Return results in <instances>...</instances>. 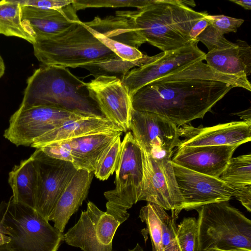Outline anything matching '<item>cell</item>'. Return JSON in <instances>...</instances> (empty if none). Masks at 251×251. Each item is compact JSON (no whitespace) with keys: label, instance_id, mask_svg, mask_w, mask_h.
Wrapping results in <instances>:
<instances>
[{"label":"cell","instance_id":"obj_1","mask_svg":"<svg viewBox=\"0 0 251 251\" xmlns=\"http://www.w3.org/2000/svg\"><path fill=\"white\" fill-rule=\"evenodd\" d=\"M235 87L251 91L247 77L226 75L199 61L138 89L131 97L132 108L157 114L180 126L202 119Z\"/></svg>","mask_w":251,"mask_h":251},{"label":"cell","instance_id":"obj_2","mask_svg":"<svg viewBox=\"0 0 251 251\" xmlns=\"http://www.w3.org/2000/svg\"><path fill=\"white\" fill-rule=\"evenodd\" d=\"M115 14L128 18L146 42L163 51L195 42L190 37V31L208 15L194 10L180 0H152L137 10L117 11Z\"/></svg>","mask_w":251,"mask_h":251},{"label":"cell","instance_id":"obj_3","mask_svg":"<svg viewBox=\"0 0 251 251\" xmlns=\"http://www.w3.org/2000/svg\"><path fill=\"white\" fill-rule=\"evenodd\" d=\"M57 107L94 117L103 116L84 82L67 68L43 65L27 78L19 107ZM104 117V116H103Z\"/></svg>","mask_w":251,"mask_h":251},{"label":"cell","instance_id":"obj_4","mask_svg":"<svg viewBox=\"0 0 251 251\" xmlns=\"http://www.w3.org/2000/svg\"><path fill=\"white\" fill-rule=\"evenodd\" d=\"M196 210V251L251 250V221L228 201L207 204Z\"/></svg>","mask_w":251,"mask_h":251},{"label":"cell","instance_id":"obj_5","mask_svg":"<svg viewBox=\"0 0 251 251\" xmlns=\"http://www.w3.org/2000/svg\"><path fill=\"white\" fill-rule=\"evenodd\" d=\"M0 230L10 238L11 251H57L63 234L35 209L13 201L0 204Z\"/></svg>","mask_w":251,"mask_h":251},{"label":"cell","instance_id":"obj_6","mask_svg":"<svg viewBox=\"0 0 251 251\" xmlns=\"http://www.w3.org/2000/svg\"><path fill=\"white\" fill-rule=\"evenodd\" d=\"M32 45L35 56L43 65L75 68L116 55L80 20L58 35L36 40Z\"/></svg>","mask_w":251,"mask_h":251},{"label":"cell","instance_id":"obj_7","mask_svg":"<svg viewBox=\"0 0 251 251\" xmlns=\"http://www.w3.org/2000/svg\"><path fill=\"white\" fill-rule=\"evenodd\" d=\"M115 188L106 191V212L121 224L128 218L127 210L139 201L143 180L142 150L132 133L125 135L115 171Z\"/></svg>","mask_w":251,"mask_h":251},{"label":"cell","instance_id":"obj_8","mask_svg":"<svg viewBox=\"0 0 251 251\" xmlns=\"http://www.w3.org/2000/svg\"><path fill=\"white\" fill-rule=\"evenodd\" d=\"M141 150L143 180L139 201L153 202L170 210L176 219L183 201L174 173L173 153L154 157Z\"/></svg>","mask_w":251,"mask_h":251},{"label":"cell","instance_id":"obj_9","mask_svg":"<svg viewBox=\"0 0 251 251\" xmlns=\"http://www.w3.org/2000/svg\"><path fill=\"white\" fill-rule=\"evenodd\" d=\"M85 117H94L48 106L19 108L11 116L3 136L16 146H31L41 136L65 122Z\"/></svg>","mask_w":251,"mask_h":251},{"label":"cell","instance_id":"obj_10","mask_svg":"<svg viewBox=\"0 0 251 251\" xmlns=\"http://www.w3.org/2000/svg\"><path fill=\"white\" fill-rule=\"evenodd\" d=\"M31 155L37 176L34 209L48 220L77 170L72 163L49 156L39 149Z\"/></svg>","mask_w":251,"mask_h":251},{"label":"cell","instance_id":"obj_11","mask_svg":"<svg viewBox=\"0 0 251 251\" xmlns=\"http://www.w3.org/2000/svg\"><path fill=\"white\" fill-rule=\"evenodd\" d=\"M120 225L113 216L89 201L77 222L63 234V241L83 251H113V239Z\"/></svg>","mask_w":251,"mask_h":251},{"label":"cell","instance_id":"obj_12","mask_svg":"<svg viewBox=\"0 0 251 251\" xmlns=\"http://www.w3.org/2000/svg\"><path fill=\"white\" fill-rule=\"evenodd\" d=\"M129 129L140 148L154 157L173 153L181 142L178 126L151 112L132 108Z\"/></svg>","mask_w":251,"mask_h":251},{"label":"cell","instance_id":"obj_13","mask_svg":"<svg viewBox=\"0 0 251 251\" xmlns=\"http://www.w3.org/2000/svg\"><path fill=\"white\" fill-rule=\"evenodd\" d=\"M198 42L177 50L163 51L152 56L145 64L129 71L122 82L131 98L140 88L175 70L204 60L205 53L198 47Z\"/></svg>","mask_w":251,"mask_h":251},{"label":"cell","instance_id":"obj_14","mask_svg":"<svg viewBox=\"0 0 251 251\" xmlns=\"http://www.w3.org/2000/svg\"><path fill=\"white\" fill-rule=\"evenodd\" d=\"M178 188L183 199L181 210L196 209L204 205L228 201L235 190L215 177L195 172L173 162Z\"/></svg>","mask_w":251,"mask_h":251},{"label":"cell","instance_id":"obj_15","mask_svg":"<svg viewBox=\"0 0 251 251\" xmlns=\"http://www.w3.org/2000/svg\"><path fill=\"white\" fill-rule=\"evenodd\" d=\"M85 85L102 115L124 132L129 129L131 99L122 80L114 76H100Z\"/></svg>","mask_w":251,"mask_h":251},{"label":"cell","instance_id":"obj_16","mask_svg":"<svg viewBox=\"0 0 251 251\" xmlns=\"http://www.w3.org/2000/svg\"><path fill=\"white\" fill-rule=\"evenodd\" d=\"M179 128L181 140L178 147L238 145L251 140V123L234 121L209 127L184 125Z\"/></svg>","mask_w":251,"mask_h":251},{"label":"cell","instance_id":"obj_17","mask_svg":"<svg viewBox=\"0 0 251 251\" xmlns=\"http://www.w3.org/2000/svg\"><path fill=\"white\" fill-rule=\"evenodd\" d=\"M238 145L177 147L172 157L179 166L199 173L219 177Z\"/></svg>","mask_w":251,"mask_h":251},{"label":"cell","instance_id":"obj_18","mask_svg":"<svg viewBox=\"0 0 251 251\" xmlns=\"http://www.w3.org/2000/svg\"><path fill=\"white\" fill-rule=\"evenodd\" d=\"M21 6L22 21L35 41L58 35L80 21L72 3L59 9Z\"/></svg>","mask_w":251,"mask_h":251},{"label":"cell","instance_id":"obj_19","mask_svg":"<svg viewBox=\"0 0 251 251\" xmlns=\"http://www.w3.org/2000/svg\"><path fill=\"white\" fill-rule=\"evenodd\" d=\"M139 217L146 224L143 230L150 235L152 251H180L176 240V219L163 207L147 202L140 209Z\"/></svg>","mask_w":251,"mask_h":251},{"label":"cell","instance_id":"obj_20","mask_svg":"<svg viewBox=\"0 0 251 251\" xmlns=\"http://www.w3.org/2000/svg\"><path fill=\"white\" fill-rule=\"evenodd\" d=\"M94 175V172L77 170L59 198L48 220L61 232L87 197Z\"/></svg>","mask_w":251,"mask_h":251},{"label":"cell","instance_id":"obj_21","mask_svg":"<svg viewBox=\"0 0 251 251\" xmlns=\"http://www.w3.org/2000/svg\"><path fill=\"white\" fill-rule=\"evenodd\" d=\"M124 132L104 117H85L65 122L53 130L37 138L30 146L38 149L46 144L92 134Z\"/></svg>","mask_w":251,"mask_h":251},{"label":"cell","instance_id":"obj_22","mask_svg":"<svg viewBox=\"0 0 251 251\" xmlns=\"http://www.w3.org/2000/svg\"><path fill=\"white\" fill-rule=\"evenodd\" d=\"M122 133L119 131L92 134L64 140L70 152L71 162L77 170L94 172L103 151Z\"/></svg>","mask_w":251,"mask_h":251},{"label":"cell","instance_id":"obj_23","mask_svg":"<svg viewBox=\"0 0 251 251\" xmlns=\"http://www.w3.org/2000/svg\"><path fill=\"white\" fill-rule=\"evenodd\" d=\"M236 48L212 50L205 54L207 64L219 72L247 77L251 72V49L248 44L238 39Z\"/></svg>","mask_w":251,"mask_h":251},{"label":"cell","instance_id":"obj_24","mask_svg":"<svg viewBox=\"0 0 251 251\" xmlns=\"http://www.w3.org/2000/svg\"><path fill=\"white\" fill-rule=\"evenodd\" d=\"M8 183L14 201L35 208L37 176L31 155L13 167L9 173Z\"/></svg>","mask_w":251,"mask_h":251},{"label":"cell","instance_id":"obj_25","mask_svg":"<svg viewBox=\"0 0 251 251\" xmlns=\"http://www.w3.org/2000/svg\"><path fill=\"white\" fill-rule=\"evenodd\" d=\"M0 34L24 39L32 45L35 40L21 19V6L17 0L0 1Z\"/></svg>","mask_w":251,"mask_h":251},{"label":"cell","instance_id":"obj_26","mask_svg":"<svg viewBox=\"0 0 251 251\" xmlns=\"http://www.w3.org/2000/svg\"><path fill=\"white\" fill-rule=\"evenodd\" d=\"M147 55L135 61L123 59L117 55L100 61L91 62L78 66L87 70L94 77L100 76H114L121 80L130 69L140 67L151 59Z\"/></svg>","mask_w":251,"mask_h":251},{"label":"cell","instance_id":"obj_27","mask_svg":"<svg viewBox=\"0 0 251 251\" xmlns=\"http://www.w3.org/2000/svg\"><path fill=\"white\" fill-rule=\"evenodd\" d=\"M219 178L234 189L251 184V154L232 157Z\"/></svg>","mask_w":251,"mask_h":251},{"label":"cell","instance_id":"obj_28","mask_svg":"<svg viewBox=\"0 0 251 251\" xmlns=\"http://www.w3.org/2000/svg\"><path fill=\"white\" fill-rule=\"evenodd\" d=\"M121 135L109 145L98 160L94 175L100 180L107 179L115 171L121 150Z\"/></svg>","mask_w":251,"mask_h":251},{"label":"cell","instance_id":"obj_29","mask_svg":"<svg viewBox=\"0 0 251 251\" xmlns=\"http://www.w3.org/2000/svg\"><path fill=\"white\" fill-rule=\"evenodd\" d=\"M198 230L197 220L184 218L176 227V240L180 251H196Z\"/></svg>","mask_w":251,"mask_h":251},{"label":"cell","instance_id":"obj_30","mask_svg":"<svg viewBox=\"0 0 251 251\" xmlns=\"http://www.w3.org/2000/svg\"><path fill=\"white\" fill-rule=\"evenodd\" d=\"M152 0H74L72 3L77 10L87 8L134 7L140 9Z\"/></svg>","mask_w":251,"mask_h":251},{"label":"cell","instance_id":"obj_31","mask_svg":"<svg viewBox=\"0 0 251 251\" xmlns=\"http://www.w3.org/2000/svg\"><path fill=\"white\" fill-rule=\"evenodd\" d=\"M204 44L208 52L237 47L236 43L227 40L224 35L210 24L195 39Z\"/></svg>","mask_w":251,"mask_h":251},{"label":"cell","instance_id":"obj_32","mask_svg":"<svg viewBox=\"0 0 251 251\" xmlns=\"http://www.w3.org/2000/svg\"><path fill=\"white\" fill-rule=\"evenodd\" d=\"M205 18L209 23L223 35L229 32H236L237 28L244 23L242 19H237L224 15H207Z\"/></svg>","mask_w":251,"mask_h":251},{"label":"cell","instance_id":"obj_33","mask_svg":"<svg viewBox=\"0 0 251 251\" xmlns=\"http://www.w3.org/2000/svg\"><path fill=\"white\" fill-rule=\"evenodd\" d=\"M22 6H31L42 9H59L73 3L74 0H17Z\"/></svg>","mask_w":251,"mask_h":251},{"label":"cell","instance_id":"obj_34","mask_svg":"<svg viewBox=\"0 0 251 251\" xmlns=\"http://www.w3.org/2000/svg\"><path fill=\"white\" fill-rule=\"evenodd\" d=\"M233 195L241 204L251 212V184L234 189Z\"/></svg>","mask_w":251,"mask_h":251},{"label":"cell","instance_id":"obj_35","mask_svg":"<svg viewBox=\"0 0 251 251\" xmlns=\"http://www.w3.org/2000/svg\"><path fill=\"white\" fill-rule=\"evenodd\" d=\"M209 24V23L205 17L197 22L190 31V38L193 41H196L195 40L196 38L204 30Z\"/></svg>","mask_w":251,"mask_h":251},{"label":"cell","instance_id":"obj_36","mask_svg":"<svg viewBox=\"0 0 251 251\" xmlns=\"http://www.w3.org/2000/svg\"><path fill=\"white\" fill-rule=\"evenodd\" d=\"M235 114L240 116L241 119H243L244 121L251 123V107L243 111L236 113Z\"/></svg>","mask_w":251,"mask_h":251},{"label":"cell","instance_id":"obj_37","mask_svg":"<svg viewBox=\"0 0 251 251\" xmlns=\"http://www.w3.org/2000/svg\"><path fill=\"white\" fill-rule=\"evenodd\" d=\"M229 1L241 6L245 9L250 10L251 9V0H230Z\"/></svg>","mask_w":251,"mask_h":251},{"label":"cell","instance_id":"obj_38","mask_svg":"<svg viewBox=\"0 0 251 251\" xmlns=\"http://www.w3.org/2000/svg\"><path fill=\"white\" fill-rule=\"evenodd\" d=\"M10 241V237L3 234L0 230V246L8 244Z\"/></svg>","mask_w":251,"mask_h":251},{"label":"cell","instance_id":"obj_39","mask_svg":"<svg viewBox=\"0 0 251 251\" xmlns=\"http://www.w3.org/2000/svg\"><path fill=\"white\" fill-rule=\"evenodd\" d=\"M5 66L4 60L0 54V78L5 73Z\"/></svg>","mask_w":251,"mask_h":251},{"label":"cell","instance_id":"obj_40","mask_svg":"<svg viewBox=\"0 0 251 251\" xmlns=\"http://www.w3.org/2000/svg\"><path fill=\"white\" fill-rule=\"evenodd\" d=\"M181 1L183 4L187 6H188V5L192 7L196 6L195 2L193 0H181Z\"/></svg>","mask_w":251,"mask_h":251},{"label":"cell","instance_id":"obj_41","mask_svg":"<svg viewBox=\"0 0 251 251\" xmlns=\"http://www.w3.org/2000/svg\"><path fill=\"white\" fill-rule=\"evenodd\" d=\"M210 251H251V250L245 249V248H238L231 250H213Z\"/></svg>","mask_w":251,"mask_h":251},{"label":"cell","instance_id":"obj_42","mask_svg":"<svg viewBox=\"0 0 251 251\" xmlns=\"http://www.w3.org/2000/svg\"><path fill=\"white\" fill-rule=\"evenodd\" d=\"M128 251H145L140 246L139 244H137L136 246L131 250H129Z\"/></svg>","mask_w":251,"mask_h":251},{"label":"cell","instance_id":"obj_43","mask_svg":"<svg viewBox=\"0 0 251 251\" xmlns=\"http://www.w3.org/2000/svg\"><path fill=\"white\" fill-rule=\"evenodd\" d=\"M0 251H11L5 245L0 246Z\"/></svg>","mask_w":251,"mask_h":251}]
</instances>
